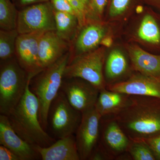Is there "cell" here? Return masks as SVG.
<instances>
[{
  "mask_svg": "<svg viewBox=\"0 0 160 160\" xmlns=\"http://www.w3.org/2000/svg\"><path fill=\"white\" fill-rule=\"evenodd\" d=\"M155 98L131 96L126 108L112 117L131 140H138L160 134V108Z\"/></svg>",
  "mask_w": 160,
  "mask_h": 160,
  "instance_id": "1",
  "label": "cell"
},
{
  "mask_svg": "<svg viewBox=\"0 0 160 160\" xmlns=\"http://www.w3.org/2000/svg\"><path fill=\"white\" fill-rule=\"evenodd\" d=\"M30 80L23 97L7 116L12 127L26 142L33 146L47 147L56 140L52 138L41 125L38 101L29 89Z\"/></svg>",
  "mask_w": 160,
  "mask_h": 160,
  "instance_id": "2",
  "label": "cell"
},
{
  "mask_svg": "<svg viewBox=\"0 0 160 160\" xmlns=\"http://www.w3.org/2000/svg\"><path fill=\"white\" fill-rule=\"evenodd\" d=\"M69 58V51L56 62L35 75L29 82V89L38 101L40 123L46 131L49 107L60 91Z\"/></svg>",
  "mask_w": 160,
  "mask_h": 160,
  "instance_id": "3",
  "label": "cell"
},
{
  "mask_svg": "<svg viewBox=\"0 0 160 160\" xmlns=\"http://www.w3.org/2000/svg\"><path fill=\"white\" fill-rule=\"evenodd\" d=\"M29 75L19 64L15 57L1 62L0 113L8 116L26 92Z\"/></svg>",
  "mask_w": 160,
  "mask_h": 160,
  "instance_id": "4",
  "label": "cell"
},
{
  "mask_svg": "<svg viewBox=\"0 0 160 160\" xmlns=\"http://www.w3.org/2000/svg\"><path fill=\"white\" fill-rule=\"evenodd\" d=\"M82 118V112L70 105L60 90L49 107L46 132L56 140L75 134Z\"/></svg>",
  "mask_w": 160,
  "mask_h": 160,
  "instance_id": "5",
  "label": "cell"
},
{
  "mask_svg": "<svg viewBox=\"0 0 160 160\" xmlns=\"http://www.w3.org/2000/svg\"><path fill=\"white\" fill-rule=\"evenodd\" d=\"M105 59V50L102 47L75 57L66 66L64 78H81L100 90L105 89L106 86L103 72Z\"/></svg>",
  "mask_w": 160,
  "mask_h": 160,
  "instance_id": "6",
  "label": "cell"
},
{
  "mask_svg": "<svg viewBox=\"0 0 160 160\" xmlns=\"http://www.w3.org/2000/svg\"><path fill=\"white\" fill-rule=\"evenodd\" d=\"M17 29L19 34L56 31L54 9L50 1L19 9Z\"/></svg>",
  "mask_w": 160,
  "mask_h": 160,
  "instance_id": "7",
  "label": "cell"
},
{
  "mask_svg": "<svg viewBox=\"0 0 160 160\" xmlns=\"http://www.w3.org/2000/svg\"><path fill=\"white\" fill-rule=\"evenodd\" d=\"M61 90L73 108L82 112L94 108L100 90L79 78H63Z\"/></svg>",
  "mask_w": 160,
  "mask_h": 160,
  "instance_id": "8",
  "label": "cell"
},
{
  "mask_svg": "<svg viewBox=\"0 0 160 160\" xmlns=\"http://www.w3.org/2000/svg\"><path fill=\"white\" fill-rule=\"evenodd\" d=\"M130 140L112 117H102L98 146L109 159L120 157L127 152Z\"/></svg>",
  "mask_w": 160,
  "mask_h": 160,
  "instance_id": "9",
  "label": "cell"
},
{
  "mask_svg": "<svg viewBox=\"0 0 160 160\" xmlns=\"http://www.w3.org/2000/svg\"><path fill=\"white\" fill-rule=\"evenodd\" d=\"M101 119L95 107L82 113L81 123L75 133L80 160L89 159L98 146Z\"/></svg>",
  "mask_w": 160,
  "mask_h": 160,
  "instance_id": "10",
  "label": "cell"
},
{
  "mask_svg": "<svg viewBox=\"0 0 160 160\" xmlns=\"http://www.w3.org/2000/svg\"><path fill=\"white\" fill-rule=\"evenodd\" d=\"M44 33L37 32L19 34L17 40L15 57L29 75L34 76L42 70L38 65L39 42Z\"/></svg>",
  "mask_w": 160,
  "mask_h": 160,
  "instance_id": "11",
  "label": "cell"
},
{
  "mask_svg": "<svg viewBox=\"0 0 160 160\" xmlns=\"http://www.w3.org/2000/svg\"><path fill=\"white\" fill-rule=\"evenodd\" d=\"M0 145L10 149L20 160L41 159L34 146L22 138L12 127L8 117L2 114L0 115Z\"/></svg>",
  "mask_w": 160,
  "mask_h": 160,
  "instance_id": "12",
  "label": "cell"
},
{
  "mask_svg": "<svg viewBox=\"0 0 160 160\" xmlns=\"http://www.w3.org/2000/svg\"><path fill=\"white\" fill-rule=\"evenodd\" d=\"M106 89L133 96L151 97L160 99V80L139 73L126 80L107 85Z\"/></svg>",
  "mask_w": 160,
  "mask_h": 160,
  "instance_id": "13",
  "label": "cell"
},
{
  "mask_svg": "<svg viewBox=\"0 0 160 160\" xmlns=\"http://www.w3.org/2000/svg\"><path fill=\"white\" fill-rule=\"evenodd\" d=\"M80 29L70 45L69 62L75 57L97 49L106 33L103 25L90 20Z\"/></svg>",
  "mask_w": 160,
  "mask_h": 160,
  "instance_id": "14",
  "label": "cell"
},
{
  "mask_svg": "<svg viewBox=\"0 0 160 160\" xmlns=\"http://www.w3.org/2000/svg\"><path fill=\"white\" fill-rule=\"evenodd\" d=\"M70 44L55 31L44 32L39 42L38 65L41 70L56 62L69 51Z\"/></svg>",
  "mask_w": 160,
  "mask_h": 160,
  "instance_id": "15",
  "label": "cell"
},
{
  "mask_svg": "<svg viewBox=\"0 0 160 160\" xmlns=\"http://www.w3.org/2000/svg\"><path fill=\"white\" fill-rule=\"evenodd\" d=\"M34 147L42 160H81L74 134L56 140L47 147Z\"/></svg>",
  "mask_w": 160,
  "mask_h": 160,
  "instance_id": "16",
  "label": "cell"
},
{
  "mask_svg": "<svg viewBox=\"0 0 160 160\" xmlns=\"http://www.w3.org/2000/svg\"><path fill=\"white\" fill-rule=\"evenodd\" d=\"M131 96L106 88L101 89L95 108L102 117L113 116L129 105Z\"/></svg>",
  "mask_w": 160,
  "mask_h": 160,
  "instance_id": "17",
  "label": "cell"
},
{
  "mask_svg": "<svg viewBox=\"0 0 160 160\" xmlns=\"http://www.w3.org/2000/svg\"><path fill=\"white\" fill-rule=\"evenodd\" d=\"M129 55L133 69L145 75L160 79V55H155L133 45Z\"/></svg>",
  "mask_w": 160,
  "mask_h": 160,
  "instance_id": "18",
  "label": "cell"
},
{
  "mask_svg": "<svg viewBox=\"0 0 160 160\" xmlns=\"http://www.w3.org/2000/svg\"><path fill=\"white\" fill-rule=\"evenodd\" d=\"M129 69V64L124 54L114 50L107 57L104 66V75L106 86L118 82V79L124 76Z\"/></svg>",
  "mask_w": 160,
  "mask_h": 160,
  "instance_id": "19",
  "label": "cell"
},
{
  "mask_svg": "<svg viewBox=\"0 0 160 160\" xmlns=\"http://www.w3.org/2000/svg\"><path fill=\"white\" fill-rule=\"evenodd\" d=\"M56 32L60 38L70 45L80 29L77 17L74 14L56 11L54 9Z\"/></svg>",
  "mask_w": 160,
  "mask_h": 160,
  "instance_id": "20",
  "label": "cell"
},
{
  "mask_svg": "<svg viewBox=\"0 0 160 160\" xmlns=\"http://www.w3.org/2000/svg\"><path fill=\"white\" fill-rule=\"evenodd\" d=\"M19 9L12 0H0V29H17Z\"/></svg>",
  "mask_w": 160,
  "mask_h": 160,
  "instance_id": "21",
  "label": "cell"
},
{
  "mask_svg": "<svg viewBox=\"0 0 160 160\" xmlns=\"http://www.w3.org/2000/svg\"><path fill=\"white\" fill-rule=\"evenodd\" d=\"M19 33L17 29H0V61H6L15 57L16 45Z\"/></svg>",
  "mask_w": 160,
  "mask_h": 160,
  "instance_id": "22",
  "label": "cell"
},
{
  "mask_svg": "<svg viewBox=\"0 0 160 160\" xmlns=\"http://www.w3.org/2000/svg\"><path fill=\"white\" fill-rule=\"evenodd\" d=\"M141 39L152 44L160 42V30L154 18L146 15L142 20L138 32Z\"/></svg>",
  "mask_w": 160,
  "mask_h": 160,
  "instance_id": "23",
  "label": "cell"
},
{
  "mask_svg": "<svg viewBox=\"0 0 160 160\" xmlns=\"http://www.w3.org/2000/svg\"><path fill=\"white\" fill-rule=\"evenodd\" d=\"M127 152L132 160H156L149 146L141 140H131Z\"/></svg>",
  "mask_w": 160,
  "mask_h": 160,
  "instance_id": "24",
  "label": "cell"
},
{
  "mask_svg": "<svg viewBox=\"0 0 160 160\" xmlns=\"http://www.w3.org/2000/svg\"><path fill=\"white\" fill-rule=\"evenodd\" d=\"M136 0H108L109 2V14L112 17L117 16L131 7Z\"/></svg>",
  "mask_w": 160,
  "mask_h": 160,
  "instance_id": "25",
  "label": "cell"
},
{
  "mask_svg": "<svg viewBox=\"0 0 160 160\" xmlns=\"http://www.w3.org/2000/svg\"><path fill=\"white\" fill-rule=\"evenodd\" d=\"M141 140L146 143L153 152L156 159L160 160V134Z\"/></svg>",
  "mask_w": 160,
  "mask_h": 160,
  "instance_id": "26",
  "label": "cell"
},
{
  "mask_svg": "<svg viewBox=\"0 0 160 160\" xmlns=\"http://www.w3.org/2000/svg\"><path fill=\"white\" fill-rule=\"evenodd\" d=\"M50 2L56 11L67 12L76 16L73 8L67 0H50Z\"/></svg>",
  "mask_w": 160,
  "mask_h": 160,
  "instance_id": "27",
  "label": "cell"
},
{
  "mask_svg": "<svg viewBox=\"0 0 160 160\" xmlns=\"http://www.w3.org/2000/svg\"><path fill=\"white\" fill-rule=\"evenodd\" d=\"M92 8L94 14L100 16L102 14L108 0H90Z\"/></svg>",
  "mask_w": 160,
  "mask_h": 160,
  "instance_id": "28",
  "label": "cell"
},
{
  "mask_svg": "<svg viewBox=\"0 0 160 160\" xmlns=\"http://www.w3.org/2000/svg\"><path fill=\"white\" fill-rule=\"evenodd\" d=\"M0 160H20L19 158L8 148L0 145Z\"/></svg>",
  "mask_w": 160,
  "mask_h": 160,
  "instance_id": "29",
  "label": "cell"
},
{
  "mask_svg": "<svg viewBox=\"0 0 160 160\" xmlns=\"http://www.w3.org/2000/svg\"><path fill=\"white\" fill-rule=\"evenodd\" d=\"M49 1L50 0H15L14 4L18 9H20L33 4L46 2Z\"/></svg>",
  "mask_w": 160,
  "mask_h": 160,
  "instance_id": "30",
  "label": "cell"
},
{
  "mask_svg": "<svg viewBox=\"0 0 160 160\" xmlns=\"http://www.w3.org/2000/svg\"><path fill=\"white\" fill-rule=\"evenodd\" d=\"M109 160V158L98 146H97L96 148L92 151L88 159V160Z\"/></svg>",
  "mask_w": 160,
  "mask_h": 160,
  "instance_id": "31",
  "label": "cell"
},
{
  "mask_svg": "<svg viewBox=\"0 0 160 160\" xmlns=\"http://www.w3.org/2000/svg\"><path fill=\"white\" fill-rule=\"evenodd\" d=\"M101 44L105 46L109 47V46H110V45H111L112 40L111 39H110L109 38H104L102 40Z\"/></svg>",
  "mask_w": 160,
  "mask_h": 160,
  "instance_id": "32",
  "label": "cell"
},
{
  "mask_svg": "<svg viewBox=\"0 0 160 160\" xmlns=\"http://www.w3.org/2000/svg\"><path fill=\"white\" fill-rule=\"evenodd\" d=\"M147 2L156 4H160V0H146Z\"/></svg>",
  "mask_w": 160,
  "mask_h": 160,
  "instance_id": "33",
  "label": "cell"
},
{
  "mask_svg": "<svg viewBox=\"0 0 160 160\" xmlns=\"http://www.w3.org/2000/svg\"><path fill=\"white\" fill-rule=\"evenodd\" d=\"M12 2H13L14 3L15 1V0H12Z\"/></svg>",
  "mask_w": 160,
  "mask_h": 160,
  "instance_id": "34",
  "label": "cell"
},
{
  "mask_svg": "<svg viewBox=\"0 0 160 160\" xmlns=\"http://www.w3.org/2000/svg\"><path fill=\"white\" fill-rule=\"evenodd\" d=\"M89 1H90V0H89Z\"/></svg>",
  "mask_w": 160,
  "mask_h": 160,
  "instance_id": "35",
  "label": "cell"
}]
</instances>
